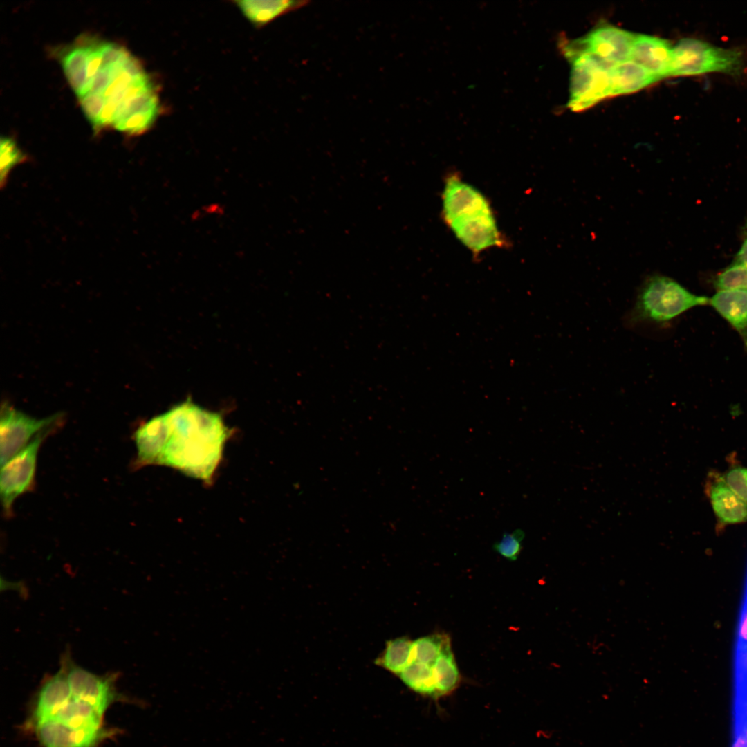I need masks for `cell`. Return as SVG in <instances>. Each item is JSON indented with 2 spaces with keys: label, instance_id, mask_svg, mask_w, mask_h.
Wrapping results in <instances>:
<instances>
[{
  "label": "cell",
  "instance_id": "obj_1",
  "mask_svg": "<svg viewBox=\"0 0 747 747\" xmlns=\"http://www.w3.org/2000/svg\"><path fill=\"white\" fill-rule=\"evenodd\" d=\"M63 72L96 131L128 135L147 131L160 111L154 82L140 62L121 45L82 37L59 55Z\"/></svg>",
  "mask_w": 747,
  "mask_h": 747
},
{
  "label": "cell",
  "instance_id": "obj_2",
  "mask_svg": "<svg viewBox=\"0 0 747 747\" xmlns=\"http://www.w3.org/2000/svg\"><path fill=\"white\" fill-rule=\"evenodd\" d=\"M229 435L219 414L187 400L136 429L134 466H169L210 483Z\"/></svg>",
  "mask_w": 747,
  "mask_h": 747
},
{
  "label": "cell",
  "instance_id": "obj_3",
  "mask_svg": "<svg viewBox=\"0 0 747 747\" xmlns=\"http://www.w3.org/2000/svg\"><path fill=\"white\" fill-rule=\"evenodd\" d=\"M443 216L459 241L475 254L504 243L486 197L455 175L445 183Z\"/></svg>",
  "mask_w": 747,
  "mask_h": 747
},
{
  "label": "cell",
  "instance_id": "obj_4",
  "mask_svg": "<svg viewBox=\"0 0 747 747\" xmlns=\"http://www.w3.org/2000/svg\"><path fill=\"white\" fill-rule=\"evenodd\" d=\"M709 299L691 293L669 277L652 275L642 284L627 323L631 326L665 324L693 307L709 304Z\"/></svg>",
  "mask_w": 747,
  "mask_h": 747
},
{
  "label": "cell",
  "instance_id": "obj_5",
  "mask_svg": "<svg viewBox=\"0 0 747 747\" xmlns=\"http://www.w3.org/2000/svg\"><path fill=\"white\" fill-rule=\"evenodd\" d=\"M741 50L718 47L694 39H681L672 50L668 77L719 73L739 77L744 70Z\"/></svg>",
  "mask_w": 747,
  "mask_h": 747
},
{
  "label": "cell",
  "instance_id": "obj_6",
  "mask_svg": "<svg viewBox=\"0 0 747 747\" xmlns=\"http://www.w3.org/2000/svg\"><path fill=\"white\" fill-rule=\"evenodd\" d=\"M569 62L572 67L568 107L572 111H583L611 96L609 70L612 64L587 53Z\"/></svg>",
  "mask_w": 747,
  "mask_h": 747
},
{
  "label": "cell",
  "instance_id": "obj_7",
  "mask_svg": "<svg viewBox=\"0 0 747 747\" xmlns=\"http://www.w3.org/2000/svg\"><path fill=\"white\" fill-rule=\"evenodd\" d=\"M53 431L54 429H50L40 433L28 445L1 465L0 497L3 514L6 517L12 515L15 500L33 490L39 448L45 439Z\"/></svg>",
  "mask_w": 747,
  "mask_h": 747
},
{
  "label": "cell",
  "instance_id": "obj_8",
  "mask_svg": "<svg viewBox=\"0 0 747 747\" xmlns=\"http://www.w3.org/2000/svg\"><path fill=\"white\" fill-rule=\"evenodd\" d=\"M634 37L630 32L602 24L583 37L564 43L562 50L569 60L587 53L613 65L630 59Z\"/></svg>",
  "mask_w": 747,
  "mask_h": 747
},
{
  "label": "cell",
  "instance_id": "obj_9",
  "mask_svg": "<svg viewBox=\"0 0 747 747\" xmlns=\"http://www.w3.org/2000/svg\"><path fill=\"white\" fill-rule=\"evenodd\" d=\"M60 414L37 418L9 403L1 405L0 418L1 465L28 445L40 433L56 427Z\"/></svg>",
  "mask_w": 747,
  "mask_h": 747
},
{
  "label": "cell",
  "instance_id": "obj_10",
  "mask_svg": "<svg viewBox=\"0 0 747 747\" xmlns=\"http://www.w3.org/2000/svg\"><path fill=\"white\" fill-rule=\"evenodd\" d=\"M61 662L66 668L72 697L88 703L102 716L111 704L125 699L117 691L116 674L91 673L75 664L68 653Z\"/></svg>",
  "mask_w": 747,
  "mask_h": 747
},
{
  "label": "cell",
  "instance_id": "obj_11",
  "mask_svg": "<svg viewBox=\"0 0 747 747\" xmlns=\"http://www.w3.org/2000/svg\"><path fill=\"white\" fill-rule=\"evenodd\" d=\"M42 747H99L107 739L114 736L116 730L77 728L54 718H48L30 727Z\"/></svg>",
  "mask_w": 747,
  "mask_h": 747
},
{
  "label": "cell",
  "instance_id": "obj_12",
  "mask_svg": "<svg viewBox=\"0 0 747 747\" xmlns=\"http://www.w3.org/2000/svg\"><path fill=\"white\" fill-rule=\"evenodd\" d=\"M64 665L61 662L58 672L45 679L41 685L26 720V729L53 716L71 698Z\"/></svg>",
  "mask_w": 747,
  "mask_h": 747
},
{
  "label": "cell",
  "instance_id": "obj_13",
  "mask_svg": "<svg viewBox=\"0 0 747 747\" xmlns=\"http://www.w3.org/2000/svg\"><path fill=\"white\" fill-rule=\"evenodd\" d=\"M672 46L663 39L635 35L630 59L660 79L668 77Z\"/></svg>",
  "mask_w": 747,
  "mask_h": 747
},
{
  "label": "cell",
  "instance_id": "obj_14",
  "mask_svg": "<svg viewBox=\"0 0 747 747\" xmlns=\"http://www.w3.org/2000/svg\"><path fill=\"white\" fill-rule=\"evenodd\" d=\"M609 77L611 95L631 93L660 80L645 67L630 59L612 65Z\"/></svg>",
  "mask_w": 747,
  "mask_h": 747
},
{
  "label": "cell",
  "instance_id": "obj_15",
  "mask_svg": "<svg viewBox=\"0 0 747 747\" xmlns=\"http://www.w3.org/2000/svg\"><path fill=\"white\" fill-rule=\"evenodd\" d=\"M709 304L735 328L747 347V290H718Z\"/></svg>",
  "mask_w": 747,
  "mask_h": 747
},
{
  "label": "cell",
  "instance_id": "obj_16",
  "mask_svg": "<svg viewBox=\"0 0 747 747\" xmlns=\"http://www.w3.org/2000/svg\"><path fill=\"white\" fill-rule=\"evenodd\" d=\"M709 497L720 522L734 524L747 522V504L728 487L721 477L710 486Z\"/></svg>",
  "mask_w": 747,
  "mask_h": 747
},
{
  "label": "cell",
  "instance_id": "obj_17",
  "mask_svg": "<svg viewBox=\"0 0 747 747\" xmlns=\"http://www.w3.org/2000/svg\"><path fill=\"white\" fill-rule=\"evenodd\" d=\"M234 3L249 22L257 27H261L286 13L306 6L309 1L246 0L236 1Z\"/></svg>",
  "mask_w": 747,
  "mask_h": 747
},
{
  "label": "cell",
  "instance_id": "obj_18",
  "mask_svg": "<svg viewBox=\"0 0 747 747\" xmlns=\"http://www.w3.org/2000/svg\"><path fill=\"white\" fill-rule=\"evenodd\" d=\"M51 717L73 728H101L104 727V716L88 703L72 696L69 701Z\"/></svg>",
  "mask_w": 747,
  "mask_h": 747
},
{
  "label": "cell",
  "instance_id": "obj_19",
  "mask_svg": "<svg viewBox=\"0 0 747 747\" xmlns=\"http://www.w3.org/2000/svg\"><path fill=\"white\" fill-rule=\"evenodd\" d=\"M437 697L452 692L459 682V672L448 644L432 666Z\"/></svg>",
  "mask_w": 747,
  "mask_h": 747
},
{
  "label": "cell",
  "instance_id": "obj_20",
  "mask_svg": "<svg viewBox=\"0 0 747 747\" xmlns=\"http://www.w3.org/2000/svg\"><path fill=\"white\" fill-rule=\"evenodd\" d=\"M399 676L415 692L437 697L432 667L413 661Z\"/></svg>",
  "mask_w": 747,
  "mask_h": 747
},
{
  "label": "cell",
  "instance_id": "obj_21",
  "mask_svg": "<svg viewBox=\"0 0 747 747\" xmlns=\"http://www.w3.org/2000/svg\"><path fill=\"white\" fill-rule=\"evenodd\" d=\"M413 642L406 638L389 641L380 664L395 674H400L412 662Z\"/></svg>",
  "mask_w": 747,
  "mask_h": 747
},
{
  "label": "cell",
  "instance_id": "obj_22",
  "mask_svg": "<svg viewBox=\"0 0 747 747\" xmlns=\"http://www.w3.org/2000/svg\"><path fill=\"white\" fill-rule=\"evenodd\" d=\"M448 644V637L441 634L420 638L413 642L412 662L432 667Z\"/></svg>",
  "mask_w": 747,
  "mask_h": 747
},
{
  "label": "cell",
  "instance_id": "obj_23",
  "mask_svg": "<svg viewBox=\"0 0 747 747\" xmlns=\"http://www.w3.org/2000/svg\"><path fill=\"white\" fill-rule=\"evenodd\" d=\"M714 284L718 290H747V268L734 261L715 277Z\"/></svg>",
  "mask_w": 747,
  "mask_h": 747
},
{
  "label": "cell",
  "instance_id": "obj_24",
  "mask_svg": "<svg viewBox=\"0 0 747 747\" xmlns=\"http://www.w3.org/2000/svg\"><path fill=\"white\" fill-rule=\"evenodd\" d=\"M26 156L16 142L10 138H2L1 140V183L3 185L10 171L14 166L21 163Z\"/></svg>",
  "mask_w": 747,
  "mask_h": 747
},
{
  "label": "cell",
  "instance_id": "obj_25",
  "mask_svg": "<svg viewBox=\"0 0 747 747\" xmlns=\"http://www.w3.org/2000/svg\"><path fill=\"white\" fill-rule=\"evenodd\" d=\"M524 537V533L521 530H516L510 533H505L501 540L494 544L493 548L505 558L515 560L521 552Z\"/></svg>",
  "mask_w": 747,
  "mask_h": 747
},
{
  "label": "cell",
  "instance_id": "obj_26",
  "mask_svg": "<svg viewBox=\"0 0 747 747\" xmlns=\"http://www.w3.org/2000/svg\"><path fill=\"white\" fill-rule=\"evenodd\" d=\"M721 477L728 487L747 504V468H734Z\"/></svg>",
  "mask_w": 747,
  "mask_h": 747
},
{
  "label": "cell",
  "instance_id": "obj_27",
  "mask_svg": "<svg viewBox=\"0 0 747 747\" xmlns=\"http://www.w3.org/2000/svg\"><path fill=\"white\" fill-rule=\"evenodd\" d=\"M747 268V222L744 228V240L735 261Z\"/></svg>",
  "mask_w": 747,
  "mask_h": 747
}]
</instances>
